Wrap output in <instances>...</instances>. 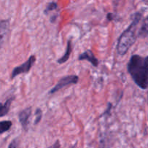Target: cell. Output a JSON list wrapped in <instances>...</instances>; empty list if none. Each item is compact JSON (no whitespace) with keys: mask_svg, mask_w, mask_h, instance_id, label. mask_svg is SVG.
<instances>
[{"mask_svg":"<svg viewBox=\"0 0 148 148\" xmlns=\"http://www.w3.org/2000/svg\"><path fill=\"white\" fill-rule=\"evenodd\" d=\"M119 1H120V0H114V6H115L116 7L119 5Z\"/></svg>","mask_w":148,"mask_h":148,"instance_id":"17","label":"cell"},{"mask_svg":"<svg viewBox=\"0 0 148 148\" xmlns=\"http://www.w3.org/2000/svg\"><path fill=\"white\" fill-rule=\"evenodd\" d=\"M8 148H20V141L18 138H15L10 143Z\"/></svg>","mask_w":148,"mask_h":148,"instance_id":"14","label":"cell"},{"mask_svg":"<svg viewBox=\"0 0 148 148\" xmlns=\"http://www.w3.org/2000/svg\"><path fill=\"white\" fill-rule=\"evenodd\" d=\"M127 72L139 88L148 89V56L132 55L127 64Z\"/></svg>","mask_w":148,"mask_h":148,"instance_id":"1","label":"cell"},{"mask_svg":"<svg viewBox=\"0 0 148 148\" xmlns=\"http://www.w3.org/2000/svg\"><path fill=\"white\" fill-rule=\"evenodd\" d=\"M79 82V77L75 75H66V76L63 77L59 80V82L54 85L53 88L49 90V94H53L55 92H58L59 90L65 88L70 85H76Z\"/></svg>","mask_w":148,"mask_h":148,"instance_id":"4","label":"cell"},{"mask_svg":"<svg viewBox=\"0 0 148 148\" xmlns=\"http://www.w3.org/2000/svg\"><path fill=\"white\" fill-rule=\"evenodd\" d=\"M143 1L146 4V5L148 6V0H143Z\"/></svg>","mask_w":148,"mask_h":148,"instance_id":"18","label":"cell"},{"mask_svg":"<svg viewBox=\"0 0 148 148\" xmlns=\"http://www.w3.org/2000/svg\"><path fill=\"white\" fill-rule=\"evenodd\" d=\"M9 30H10V20H1L0 21V49L2 47L4 39Z\"/></svg>","mask_w":148,"mask_h":148,"instance_id":"7","label":"cell"},{"mask_svg":"<svg viewBox=\"0 0 148 148\" xmlns=\"http://www.w3.org/2000/svg\"><path fill=\"white\" fill-rule=\"evenodd\" d=\"M58 10H59V7H58L57 3L55 1H51L46 5V9L44 10V14L46 15H49L51 12L53 11H58Z\"/></svg>","mask_w":148,"mask_h":148,"instance_id":"11","label":"cell"},{"mask_svg":"<svg viewBox=\"0 0 148 148\" xmlns=\"http://www.w3.org/2000/svg\"><path fill=\"white\" fill-rule=\"evenodd\" d=\"M137 36H138V38H141L148 37V16L143 20L141 27L137 33Z\"/></svg>","mask_w":148,"mask_h":148,"instance_id":"10","label":"cell"},{"mask_svg":"<svg viewBox=\"0 0 148 148\" xmlns=\"http://www.w3.org/2000/svg\"><path fill=\"white\" fill-rule=\"evenodd\" d=\"M72 40H68L67 43H66V51H65L64 54L61 58L58 59L57 61H56V62H57L59 64H62L66 63V62L68 61V59H69V57H70V55L71 53H72Z\"/></svg>","mask_w":148,"mask_h":148,"instance_id":"8","label":"cell"},{"mask_svg":"<svg viewBox=\"0 0 148 148\" xmlns=\"http://www.w3.org/2000/svg\"><path fill=\"white\" fill-rule=\"evenodd\" d=\"M143 14L141 12H135L132 15V22L127 29L119 36L117 41L116 51L119 55L123 56L128 52L130 48L134 44L137 38L136 33L137 25L142 19Z\"/></svg>","mask_w":148,"mask_h":148,"instance_id":"2","label":"cell"},{"mask_svg":"<svg viewBox=\"0 0 148 148\" xmlns=\"http://www.w3.org/2000/svg\"><path fill=\"white\" fill-rule=\"evenodd\" d=\"M115 14H113V13H108V14H107V19H108V20H109V21H112V20H115Z\"/></svg>","mask_w":148,"mask_h":148,"instance_id":"16","label":"cell"},{"mask_svg":"<svg viewBox=\"0 0 148 148\" xmlns=\"http://www.w3.org/2000/svg\"><path fill=\"white\" fill-rule=\"evenodd\" d=\"M78 60L79 61H84L86 60L89 62L94 67H98L99 65V60L96 58L93 52L91 50L88 49V50L85 51L83 53H81L78 57Z\"/></svg>","mask_w":148,"mask_h":148,"instance_id":"6","label":"cell"},{"mask_svg":"<svg viewBox=\"0 0 148 148\" xmlns=\"http://www.w3.org/2000/svg\"><path fill=\"white\" fill-rule=\"evenodd\" d=\"M15 99V97L12 96L8 98L4 103H0V117H3L7 115L10 110V106L12 101Z\"/></svg>","mask_w":148,"mask_h":148,"instance_id":"9","label":"cell"},{"mask_svg":"<svg viewBox=\"0 0 148 148\" xmlns=\"http://www.w3.org/2000/svg\"><path fill=\"white\" fill-rule=\"evenodd\" d=\"M42 117H43V111H42V110L40 108H36V111H35V125H37L38 124L40 123V121L42 119Z\"/></svg>","mask_w":148,"mask_h":148,"instance_id":"13","label":"cell"},{"mask_svg":"<svg viewBox=\"0 0 148 148\" xmlns=\"http://www.w3.org/2000/svg\"><path fill=\"white\" fill-rule=\"evenodd\" d=\"M48 148H61L60 142H59V140H57L52 145H51L50 147H49Z\"/></svg>","mask_w":148,"mask_h":148,"instance_id":"15","label":"cell"},{"mask_svg":"<svg viewBox=\"0 0 148 148\" xmlns=\"http://www.w3.org/2000/svg\"><path fill=\"white\" fill-rule=\"evenodd\" d=\"M12 126V122L11 121H0V134H4L6 132L9 131Z\"/></svg>","mask_w":148,"mask_h":148,"instance_id":"12","label":"cell"},{"mask_svg":"<svg viewBox=\"0 0 148 148\" xmlns=\"http://www.w3.org/2000/svg\"><path fill=\"white\" fill-rule=\"evenodd\" d=\"M32 114V107H27L25 109L22 110L18 114L19 121L21 124L22 127L25 132L28 130L29 124H30V118Z\"/></svg>","mask_w":148,"mask_h":148,"instance_id":"5","label":"cell"},{"mask_svg":"<svg viewBox=\"0 0 148 148\" xmlns=\"http://www.w3.org/2000/svg\"><path fill=\"white\" fill-rule=\"evenodd\" d=\"M36 61V57L35 55H31L28 59L25 61L23 64H20V66H15L12 71L11 73V79H13L17 77L18 75H22V74L28 73L30 71L31 68L33 67V65L35 64V62Z\"/></svg>","mask_w":148,"mask_h":148,"instance_id":"3","label":"cell"}]
</instances>
